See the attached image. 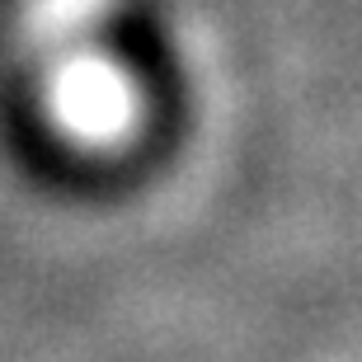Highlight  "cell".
I'll list each match as a JSON object with an SVG mask.
<instances>
[{
    "label": "cell",
    "instance_id": "cell-1",
    "mask_svg": "<svg viewBox=\"0 0 362 362\" xmlns=\"http://www.w3.org/2000/svg\"><path fill=\"white\" fill-rule=\"evenodd\" d=\"M42 104L57 132L85 151L122 146L141 122V90L104 52H76L57 62L42 85Z\"/></svg>",
    "mask_w": 362,
    "mask_h": 362
},
{
    "label": "cell",
    "instance_id": "cell-2",
    "mask_svg": "<svg viewBox=\"0 0 362 362\" xmlns=\"http://www.w3.org/2000/svg\"><path fill=\"white\" fill-rule=\"evenodd\" d=\"M108 0H28V19L42 38H71L104 14Z\"/></svg>",
    "mask_w": 362,
    "mask_h": 362
}]
</instances>
